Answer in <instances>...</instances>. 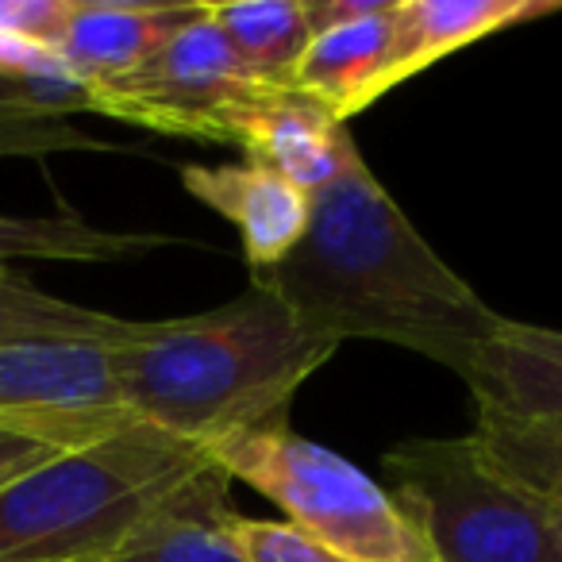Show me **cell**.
Instances as JSON below:
<instances>
[{"label":"cell","mask_w":562,"mask_h":562,"mask_svg":"<svg viewBox=\"0 0 562 562\" xmlns=\"http://www.w3.org/2000/svg\"><path fill=\"white\" fill-rule=\"evenodd\" d=\"M212 459L232 482L270 497L293 528L344 559L436 562L428 539L385 485L285 424L250 431L220 447Z\"/></svg>","instance_id":"cell-5"},{"label":"cell","mask_w":562,"mask_h":562,"mask_svg":"<svg viewBox=\"0 0 562 562\" xmlns=\"http://www.w3.org/2000/svg\"><path fill=\"white\" fill-rule=\"evenodd\" d=\"M382 467L436 562H562L547 501L505 474L474 431L405 439Z\"/></svg>","instance_id":"cell-4"},{"label":"cell","mask_w":562,"mask_h":562,"mask_svg":"<svg viewBox=\"0 0 562 562\" xmlns=\"http://www.w3.org/2000/svg\"><path fill=\"white\" fill-rule=\"evenodd\" d=\"M477 413L562 420V331L501 316L467 374Z\"/></svg>","instance_id":"cell-12"},{"label":"cell","mask_w":562,"mask_h":562,"mask_svg":"<svg viewBox=\"0 0 562 562\" xmlns=\"http://www.w3.org/2000/svg\"><path fill=\"white\" fill-rule=\"evenodd\" d=\"M181 186L235 224L250 273L278 266L305 239L313 220V193L258 162L181 166Z\"/></svg>","instance_id":"cell-9"},{"label":"cell","mask_w":562,"mask_h":562,"mask_svg":"<svg viewBox=\"0 0 562 562\" xmlns=\"http://www.w3.org/2000/svg\"><path fill=\"white\" fill-rule=\"evenodd\" d=\"M385 4H390V0H305L313 35L328 32V27H339V24H351V20L374 16Z\"/></svg>","instance_id":"cell-22"},{"label":"cell","mask_w":562,"mask_h":562,"mask_svg":"<svg viewBox=\"0 0 562 562\" xmlns=\"http://www.w3.org/2000/svg\"><path fill=\"white\" fill-rule=\"evenodd\" d=\"M232 536L247 562H351V559H344V554L321 547L316 539H308L305 531H297L293 524L235 516Z\"/></svg>","instance_id":"cell-20"},{"label":"cell","mask_w":562,"mask_h":562,"mask_svg":"<svg viewBox=\"0 0 562 562\" xmlns=\"http://www.w3.org/2000/svg\"><path fill=\"white\" fill-rule=\"evenodd\" d=\"M227 143L247 150V162L266 166L308 193L328 186L359 150L351 127L293 89H258L235 112Z\"/></svg>","instance_id":"cell-8"},{"label":"cell","mask_w":562,"mask_h":562,"mask_svg":"<svg viewBox=\"0 0 562 562\" xmlns=\"http://www.w3.org/2000/svg\"><path fill=\"white\" fill-rule=\"evenodd\" d=\"M0 424L78 451L135 424L120 401L112 344L0 347Z\"/></svg>","instance_id":"cell-7"},{"label":"cell","mask_w":562,"mask_h":562,"mask_svg":"<svg viewBox=\"0 0 562 562\" xmlns=\"http://www.w3.org/2000/svg\"><path fill=\"white\" fill-rule=\"evenodd\" d=\"M474 436L524 490L562 505V420H508L477 413Z\"/></svg>","instance_id":"cell-18"},{"label":"cell","mask_w":562,"mask_h":562,"mask_svg":"<svg viewBox=\"0 0 562 562\" xmlns=\"http://www.w3.org/2000/svg\"><path fill=\"white\" fill-rule=\"evenodd\" d=\"M227 470L216 459L181 482L112 562H247L232 536L235 508L227 501Z\"/></svg>","instance_id":"cell-13"},{"label":"cell","mask_w":562,"mask_h":562,"mask_svg":"<svg viewBox=\"0 0 562 562\" xmlns=\"http://www.w3.org/2000/svg\"><path fill=\"white\" fill-rule=\"evenodd\" d=\"M204 0L193 4H120V0H74L70 24L58 43V63L86 89L116 81L143 66L173 40Z\"/></svg>","instance_id":"cell-10"},{"label":"cell","mask_w":562,"mask_h":562,"mask_svg":"<svg viewBox=\"0 0 562 562\" xmlns=\"http://www.w3.org/2000/svg\"><path fill=\"white\" fill-rule=\"evenodd\" d=\"M393 20H397V0H390L374 16L313 35L290 89L321 104L331 120L351 124L362 109L382 101V74L393 47Z\"/></svg>","instance_id":"cell-14"},{"label":"cell","mask_w":562,"mask_h":562,"mask_svg":"<svg viewBox=\"0 0 562 562\" xmlns=\"http://www.w3.org/2000/svg\"><path fill=\"white\" fill-rule=\"evenodd\" d=\"M336 351V339L250 281L220 308L139 324L112 344V370L135 420L216 454L285 424L290 401Z\"/></svg>","instance_id":"cell-2"},{"label":"cell","mask_w":562,"mask_h":562,"mask_svg":"<svg viewBox=\"0 0 562 562\" xmlns=\"http://www.w3.org/2000/svg\"><path fill=\"white\" fill-rule=\"evenodd\" d=\"M63 150H112L109 143L78 132L66 116L27 109H0V158H43Z\"/></svg>","instance_id":"cell-19"},{"label":"cell","mask_w":562,"mask_h":562,"mask_svg":"<svg viewBox=\"0 0 562 562\" xmlns=\"http://www.w3.org/2000/svg\"><path fill=\"white\" fill-rule=\"evenodd\" d=\"M547 516H551L554 543H559V554H562V505H551V501H547Z\"/></svg>","instance_id":"cell-23"},{"label":"cell","mask_w":562,"mask_h":562,"mask_svg":"<svg viewBox=\"0 0 562 562\" xmlns=\"http://www.w3.org/2000/svg\"><path fill=\"white\" fill-rule=\"evenodd\" d=\"M204 462L212 451L139 420L63 451L0 490V562H112Z\"/></svg>","instance_id":"cell-3"},{"label":"cell","mask_w":562,"mask_h":562,"mask_svg":"<svg viewBox=\"0 0 562 562\" xmlns=\"http://www.w3.org/2000/svg\"><path fill=\"white\" fill-rule=\"evenodd\" d=\"M258 89L262 86L247 78L212 16V4L204 0L201 16L189 20L147 63L89 89V112H104L162 135L227 143L235 112Z\"/></svg>","instance_id":"cell-6"},{"label":"cell","mask_w":562,"mask_h":562,"mask_svg":"<svg viewBox=\"0 0 562 562\" xmlns=\"http://www.w3.org/2000/svg\"><path fill=\"white\" fill-rule=\"evenodd\" d=\"M63 447L47 443V439L32 436V431H20L12 424H0V490L12 485L16 477L32 474L35 467L58 459Z\"/></svg>","instance_id":"cell-21"},{"label":"cell","mask_w":562,"mask_h":562,"mask_svg":"<svg viewBox=\"0 0 562 562\" xmlns=\"http://www.w3.org/2000/svg\"><path fill=\"white\" fill-rule=\"evenodd\" d=\"M551 12H562V0H397L382 97L428 66L467 50L470 43L543 20Z\"/></svg>","instance_id":"cell-11"},{"label":"cell","mask_w":562,"mask_h":562,"mask_svg":"<svg viewBox=\"0 0 562 562\" xmlns=\"http://www.w3.org/2000/svg\"><path fill=\"white\" fill-rule=\"evenodd\" d=\"M250 281H262L336 344L405 347L462 382L501 324V313L416 232L359 150L313 193L305 239Z\"/></svg>","instance_id":"cell-1"},{"label":"cell","mask_w":562,"mask_h":562,"mask_svg":"<svg viewBox=\"0 0 562 562\" xmlns=\"http://www.w3.org/2000/svg\"><path fill=\"white\" fill-rule=\"evenodd\" d=\"M212 16L255 86H293V74L313 43L305 0H235L212 4Z\"/></svg>","instance_id":"cell-15"},{"label":"cell","mask_w":562,"mask_h":562,"mask_svg":"<svg viewBox=\"0 0 562 562\" xmlns=\"http://www.w3.org/2000/svg\"><path fill=\"white\" fill-rule=\"evenodd\" d=\"M170 235L109 232L81 216H0V278H12V258H50V262H127L170 247Z\"/></svg>","instance_id":"cell-16"},{"label":"cell","mask_w":562,"mask_h":562,"mask_svg":"<svg viewBox=\"0 0 562 562\" xmlns=\"http://www.w3.org/2000/svg\"><path fill=\"white\" fill-rule=\"evenodd\" d=\"M139 328L135 321L70 305L27 281L0 278V347L20 344H120Z\"/></svg>","instance_id":"cell-17"}]
</instances>
